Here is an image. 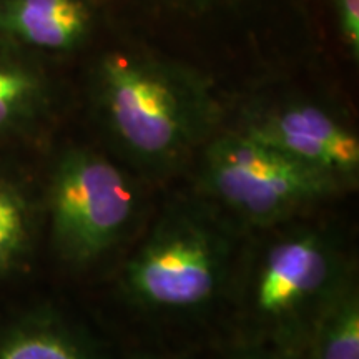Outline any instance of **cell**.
Segmentation results:
<instances>
[{
    "label": "cell",
    "instance_id": "obj_1",
    "mask_svg": "<svg viewBox=\"0 0 359 359\" xmlns=\"http://www.w3.org/2000/svg\"><path fill=\"white\" fill-rule=\"evenodd\" d=\"M92 97L120 155L150 175L182 170L219 132L222 109L206 80L154 53H103Z\"/></svg>",
    "mask_w": 359,
    "mask_h": 359
},
{
    "label": "cell",
    "instance_id": "obj_2",
    "mask_svg": "<svg viewBox=\"0 0 359 359\" xmlns=\"http://www.w3.org/2000/svg\"><path fill=\"white\" fill-rule=\"evenodd\" d=\"M238 273L236 341L304 359L318 323L354 278L334 228L296 218L258 230Z\"/></svg>",
    "mask_w": 359,
    "mask_h": 359
},
{
    "label": "cell",
    "instance_id": "obj_3",
    "mask_svg": "<svg viewBox=\"0 0 359 359\" xmlns=\"http://www.w3.org/2000/svg\"><path fill=\"white\" fill-rule=\"evenodd\" d=\"M236 228L200 195L167 206L122 269L127 302L155 316L212 304L235 276Z\"/></svg>",
    "mask_w": 359,
    "mask_h": 359
},
{
    "label": "cell",
    "instance_id": "obj_4",
    "mask_svg": "<svg viewBox=\"0 0 359 359\" xmlns=\"http://www.w3.org/2000/svg\"><path fill=\"white\" fill-rule=\"evenodd\" d=\"M198 155V195L251 230L302 218L346 190L241 128L218 132Z\"/></svg>",
    "mask_w": 359,
    "mask_h": 359
},
{
    "label": "cell",
    "instance_id": "obj_5",
    "mask_svg": "<svg viewBox=\"0 0 359 359\" xmlns=\"http://www.w3.org/2000/svg\"><path fill=\"white\" fill-rule=\"evenodd\" d=\"M48 205L58 250L70 263L85 266L127 236L140 195L127 170L109 156L72 148L53 172Z\"/></svg>",
    "mask_w": 359,
    "mask_h": 359
},
{
    "label": "cell",
    "instance_id": "obj_6",
    "mask_svg": "<svg viewBox=\"0 0 359 359\" xmlns=\"http://www.w3.org/2000/svg\"><path fill=\"white\" fill-rule=\"evenodd\" d=\"M238 128L306 167L353 188L359 177V140L333 110L308 100H288L246 111Z\"/></svg>",
    "mask_w": 359,
    "mask_h": 359
},
{
    "label": "cell",
    "instance_id": "obj_7",
    "mask_svg": "<svg viewBox=\"0 0 359 359\" xmlns=\"http://www.w3.org/2000/svg\"><path fill=\"white\" fill-rule=\"evenodd\" d=\"M92 29L87 0H0V35L43 52L77 48Z\"/></svg>",
    "mask_w": 359,
    "mask_h": 359
},
{
    "label": "cell",
    "instance_id": "obj_8",
    "mask_svg": "<svg viewBox=\"0 0 359 359\" xmlns=\"http://www.w3.org/2000/svg\"><path fill=\"white\" fill-rule=\"evenodd\" d=\"M0 359H109L100 344L53 323L13 331L0 343Z\"/></svg>",
    "mask_w": 359,
    "mask_h": 359
},
{
    "label": "cell",
    "instance_id": "obj_9",
    "mask_svg": "<svg viewBox=\"0 0 359 359\" xmlns=\"http://www.w3.org/2000/svg\"><path fill=\"white\" fill-rule=\"evenodd\" d=\"M47 90L34 67L0 48V132L22 127L39 114Z\"/></svg>",
    "mask_w": 359,
    "mask_h": 359
},
{
    "label": "cell",
    "instance_id": "obj_10",
    "mask_svg": "<svg viewBox=\"0 0 359 359\" xmlns=\"http://www.w3.org/2000/svg\"><path fill=\"white\" fill-rule=\"evenodd\" d=\"M304 359H359V290L356 280L318 323Z\"/></svg>",
    "mask_w": 359,
    "mask_h": 359
},
{
    "label": "cell",
    "instance_id": "obj_11",
    "mask_svg": "<svg viewBox=\"0 0 359 359\" xmlns=\"http://www.w3.org/2000/svg\"><path fill=\"white\" fill-rule=\"evenodd\" d=\"M34 213L20 188L0 180V271L15 266L29 248Z\"/></svg>",
    "mask_w": 359,
    "mask_h": 359
},
{
    "label": "cell",
    "instance_id": "obj_12",
    "mask_svg": "<svg viewBox=\"0 0 359 359\" xmlns=\"http://www.w3.org/2000/svg\"><path fill=\"white\" fill-rule=\"evenodd\" d=\"M344 45L358 58L359 53V0H333Z\"/></svg>",
    "mask_w": 359,
    "mask_h": 359
},
{
    "label": "cell",
    "instance_id": "obj_13",
    "mask_svg": "<svg viewBox=\"0 0 359 359\" xmlns=\"http://www.w3.org/2000/svg\"><path fill=\"white\" fill-rule=\"evenodd\" d=\"M226 359H298L288 354L276 351V349L262 346V344L245 343V341H233L228 348Z\"/></svg>",
    "mask_w": 359,
    "mask_h": 359
},
{
    "label": "cell",
    "instance_id": "obj_14",
    "mask_svg": "<svg viewBox=\"0 0 359 359\" xmlns=\"http://www.w3.org/2000/svg\"><path fill=\"white\" fill-rule=\"evenodd\" d=\"M163 2L175 7H183V8H190V11H196V8H208V7L218 6V4L224 2V0H163Z\"/></svg>",
    "mask_w": 359,
    "mask_h": 359
},
{
    "label": "cell",
    "instance_id": "obj_15",
    "mask_svg": "<svg viewBox=\"0 0 359 359\" xmlns=\"http://www.w3.org/2000/svg\"><path fill=\"white\" fill-rule=\"evenodd\" d=\"M130 359H187V358L173 356V354H161V353H137Z\"/></svg>",
    "mask_w": 359,
    "mask_h": 359
}]
</instances>
